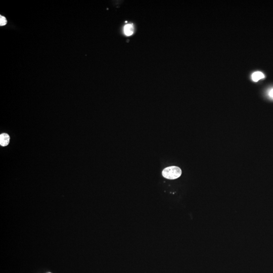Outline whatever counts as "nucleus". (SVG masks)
<instances>
[{
	"label": "nucleus",
	"mask_w": 273,
	"mask_h": 273,
	"mask_svg": "<svg viewBox=\"0 0 273 273\" xmlns=\"http://www.w3.org/2000/svg\"><path fill=\"white\" fill-rule=\"evenodd\" d=\"M7 19L5 17L1 15L0 16V25L1 26H4L5 25L7 24Z\"/></svg>",
	"instance_id": "obj_5"
},
{
	"label": "nucleus",
	"mask_w": 273,
	"mask_h": 273,
	"mask_svg": "<svg viewBox=\"0 0 273 273\" xmlns=\"http://www.w3.org/2000/svg\"><path fill=\"white\" fill-rule=\"evenodd\" d=\"M268 95L271 98L273 99V88L271 89L268 92Z\"/></svg>",
	"instance_id": "obj_6"
},
{
	"label": "nucleus",
	"mask_w": 273,
	"mask_h": 273,
	"mask_svg": "<svg viewBox=\"0 0 273 273\" xmlns=\"http://www.w3.org/2000/svg\"><path fill=\"white\" fill-rule=\"evenodd\" d=\"M10 142V137L7 134L3 133L0 136V144L2 146H6Z\"/></svg>",
	"instance_id": "obj_2"
},
{
	"label": "nucleus",
	"mask_w": 273,
	"mask_h": 273,
	"mask_svg": "<svg viewBox=\"0 0 273 273\" xmlns=\"http://www.w3.org/2000/svg\"><path fill=\"white\" fill-rule=\"evenodd\" d=\"M264 78H265V75L261 71L253 72L252 75V80L255 82H258V80Z\"/></svg>",
	"instance_id": "obj_3"
},
{
	"label": "nucleus",
	"mask_w": 273,
	"mask_h": 273,
	"mask_svg": "<svg viewBox=\"0 0 273 273\" xmlns=\"http://www.w3.org/2000/svg\"><path fill=\"white\" fill-rule=\"evenodd\" d=\"M164 178L169 180H175L181 177L182 170L178 166H171L166 167L162 172Z\"/></svg>",
	"instance_id": "obj_1"
},
{
	"label": "nucleus",
	"mask_w": 273,
	"mask_h": 273,
	"mask_svg": "<svg viewBox=\"0 0 273 273\" xmlns=\"http://www.w3.org/2000/svg\"><path fill=\"white\" fill-rule=\"evenodd\" d=\"M134 31V27L133 25L132 24H129L125 26L124 33L126 35H132L133 34Z\"/></svg>",
	"instance_id": "obj_4"
}]
</instances>
